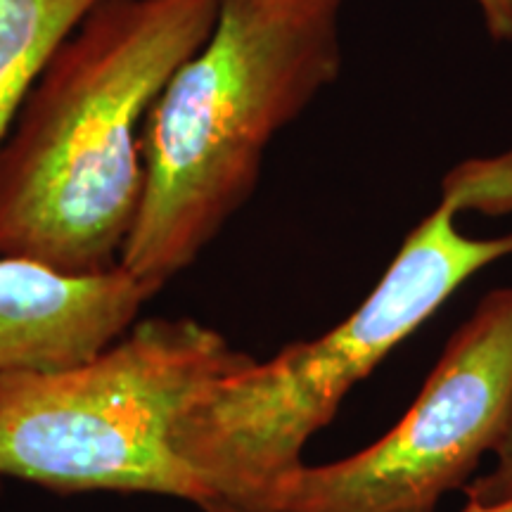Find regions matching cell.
Masks as SVG:
<instances>
[{
    "label": "cell",
    "instance_id": "cell-1",
    "mask_svg": "<svg viewBox=\"0 0 512 512\" xmlns=\"http://www.w3.org/2000/svg\"><path fill=\"white\" fill-rule=\"evenodd\" d=\"M221 0H98L0 147V256L64 275L121 264L145 190L143 128L209 41Z\"/></svg>",
    "mask_w": 512,
    "mask_h": 512
},
{
    "label": "cell",
    "instance_id": "cell-2",
    "mask_svg": "<svg viewBox=\"0 0 512 512\" xmlns=\"http://www.w3.org/2000/svg\"><path fill=\"white\" fill-rule=\"evenodd\" d=\"M344 5L221 0L209 41L145 121V190L121 268L162 290L245 207L273 140L342 74Z\"/></svg>",
    "mask_w": 512,
    "mask_h": 512
},
{
    "label": "cell",
    "instance_id": "cell-3",
    "mask_svg": "<svg viewBox=\"0 0 512 512\" xmlns=\"http://www.w3.org/2000/svg\"><path fill=\"white\" fill-rule=\"evenodd\" d=\"M460 202L439 204L403 240L373 292L335 328L268 361L211 382L174 427V451L211 501L256 508L304 465L309 439L335 418L351 387L425 325L472 275L512 254V233L472 238Z\"/></svg>",
    "mask_w": 512,
    "mask_h": 512
},
{
    "label": "cell",
    "instance_id": "cell-4",
    "mask_svg": "<svg viewBox=\"0 0 512 512\" xmlns=\"http://www.w3.org/2000/svg\"><path fill=\"white\" fill-rule=\"evenodd\" d=\"M252 361L209 325L150 318L76 366L0 375V475L202 508L211 494L174 451V427L211 382Z\"/></svg>",
    "mask_w": 512,
    "mask_h": 512
},
{
    "label": "cell",
    "instance_id": "cell-5",
    "mask_svg": "<svg viewBox=\"0 0 512 512\" xmlns=\"http://www.w3.org/2000/svg\"><path fill=\"white\" fill-rule=\"evenodd\" d=\"M512 408V285L484 294L425 387L384 437L328 465H299L264 512H432L494 453Z\"/></svg>",
    "mask_w": 512,
    "mask_h": 512
},
{
    "label": "cell",
    "instance_id": "cell-6",
    "mask_svg": "<svg viewBox=\"0 0 512 512\" xmlns=\"http://www.w3.org/2000/svg\"><path fill=\"white\" fill-rule=\"evenodd\" d=\"M157 292L121 266L64 275L0 256V375L86 361L124 335Z\"/></svg>",
    "mask_w": 512,
    "mask_h": 512
},
{
    "label": "cell",
    "instance_id": "cell-7",
    "mask_svg": "<svg viewBox=\"0 0 512 512\" xmlns=\"http://www.w3.org/2000/svg\"><path fill=\"white\" fill-rule=\"evenodd\" d=\"M98 0H0V147L60 43Z\"/></svg>",
    "mask_w": 512,
    "mask_h": 512
},
{
    "label": "cell",
    "instance_id": "cell-8",
    "mask_svg": "<svg viewBox=\"0 0 512 512\" xmlns=\"http://www.w3.org/2000/svg\"><path fill=\"white\" fill-rule=\"evenodd\" d=\"M441 190L456 195L463 211L510 214L512 211V152L491 159H470L444 178Z\"/></svg>",
    "mask_w": 512,
    "mask_h": 512
},
{
    "label": "cell",
    "instance_id": "cell-9",
    "mask_svg": "<svg viewBox=\"0 0 512 512\" xmlns=\"http://www.w3.org/2000/svg\"><path fill=\"white\" fill-rule=\"evenodd\" d=\"M496 463L482 477L472 479L465 486L467 501L472 503H496L512 496V408L508 425H505L503 437L498 439L494 448Z\"/></svg>",
    "mask_w": 512,
    "mask_h": 512
},
{
    "label": "cell",
    "instance_id": "cell-10",
    "mask_svg": "<svg viewBox=\"0 0 512 512\" xmlns=\"http://www.w3.org/2000/svg\"><path fill=\"white\" fill-rule=\"evenodd\" d=\"M482 17L486 34L494 41L512 43V0H472Z\"/></svg>",
    "mask_w": 512,
    "mask_h": 512
},
{
    "label": "cell",
    "instance_id": "cell-11",
    "mask_svg": "<svg viewBox=\"0 0 512 512\" xmlns=\"http://www.w3.org/2000/svg\"><path fill=\"white\" fill-rule=\"evenodd\" d=\"M463 512H512V496L496 503H472L467 501Z\"/></svg>",
    "mask_w": 512,
    "mask_h": 512
},
{
    "label": "cell",
    "instance_id": "cell-12",
    "mask_svg": "<svg viewBox=\"0 0 512 512\" xmlns=\"http://www.w3.org/2000/svg\"><path fill=\"white\" fill-rule=\"evenodd\" d=\"M202 512H264L256 508H245V505L228 503V501H209L202 505Z\"/></svg>",
    "mask_w": 512,
    "mask_h": 512
},
{
    "label": "cell",
    "instance_id": "cell-13",
    "mask_svg": "<svg viewBox=\"0 0 512 512\" xmlns=\"http://www.w3.org/2000/svg\"><path fill=\"white\" fill-rule=\"evenodd\" d=\"M0 479H3V475H0Z\"/></svg>",
    "mask_w": 512,
    "mask_h": 512
}]
</instances>
